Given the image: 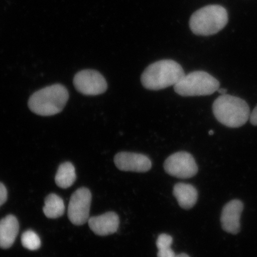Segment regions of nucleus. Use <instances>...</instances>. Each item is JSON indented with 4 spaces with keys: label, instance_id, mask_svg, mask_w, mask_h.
<instances>
[{
    "label": "nucleus",
    "instance_id": "nucleus-1",
    "mask_svg": "<svg viewBox=\"0 0 257 257\" xmlns=\"http://www.w3.org/2000/svg\"><path fill=\"white\" fill-rule=\"evenodd\" d=\"M181 64L173 60H162L145 69L141 82L145 88L153 91L175 86L185 76Z\"/></svg>",
    "mask_w": 257,
    "mask_h": 257
},
{
    "label": "nucleus",
    "instance_id": "nucleus-2",
    "mask_svg": "<svg viewBox=\"0 0 257 257\" xmlns=\"http://www.w3.org/2000/svg\"><path fill=\"white\" fill-rule=\"evenodd\" d=\"M214 117L221 124L230 128L243 126L249 120L250 108L244 99L231 95H221L213 104Z\"/></svg>",
    "mask_w": 257,
    "mask_h": 257
},
{
    "label": "nucleus",
    "instance_id": "nucleus-3",
    "mask_svg": "<svg viewBox=\"0 0 257 257\" xmlns=\"http://www.w3.org/2000/svg\"><path fill=\"white\" fill-rule=\"evenodd\" d=\"M69 99V92L62 85L54 84L35 92L29 99L30 110L42 116H51L63 110Z\"/></svg>",
    "mask_w": 257,
    "mask_h": 257
},
{
    "label": "nucleus",
    "instance_id": "nucleus-4",
    "mask_svg": "<svg viewBox=\"0 0 257 257\" xmlns=\"http://www.w3.org/2000/svg\"><path fill=\"white\" fill-rule=\"evenodd\" d=\"M227 22L226 9L219 5H208L193 14L189 21V27L195 35L207 37L222 30Z\"/></svg>",
    "mask_w": 257,
    "mask_h": 257
},
{
    "label": "nucleus",
    "instance_id": "nucleus-5",
    "mask_svg": "<svg viewBox=\"0 0 257 257\" xmlns=\"http://www.w3.org/2000/svg\"><path fill=\"white\" fill-rule=\"evenodd\" d=\"M220 82L204 71H194L185 75L174 86L175 91L182 96H206L214 94Z\"/></svg>",
    "mask_w": 257,
    "mask_h": 257
},
{
    "label": "nucleus",
    "instance_id": "nucleus-6",
    "mask_svg": "<svg viewBox=\"0 0 257 257\" xmlns=\"http://www.w3.org/2000/svg\"><path fill=\"white\" fill-rule=\"evenodd\" d=\"M164 169L169 175L179 179L192 178L198 171L194 157L186 152H179L170 156L164 163Z\"/></svg>",
    "mask_w": 257,
    "mask_h": 257
},
{
    "label": "nucleus",
    "instance_id": "nucleus-7",
    "mask_svg": "<svg viewBox=\"0 0 257 257\" xmlns=\"http://www.w3.org/2000/svg\"><path fill=\"white\" fill-rule=\"evenodd\" d=\"M92 200L91 192L86 188H80L70 198L67 214L71 222L76 226L88 222Z\"/></svg>",
    "mask_w": 257,
    "mask_h": 257
},
{
    "label": "nucleus",
    "instance_id": "nucleus-8",
    "mask_svg": "<svg viewBox=\"0 0 257 257\" xmlns=\"http://www.w3.org/2000/svg\"><path fill=\"white\" fill-rule=\"evenodd\" d=\"M73 85L77 91L85 95L103 94L107 89V83L101 74L92 69L83 70L74 77Z\"/></svg>",
    "mask_w": 257,
    "mask_h": 257
},
{
    "label": "nucleus",
    "instance_id": "nucleus-9",
    "mask_svg": "<svg viewBox=\"0 0 257 257\" xmlns=\"http://www.w3.org/2000/svg\"><path fill=\"white\" fill-rule=\"evenodd\" d=\"M114 164L121 171L145 173L152 169V161L144 154L120 152L115 156Z\"/></svg>",
    "mask_w": 257,
    "mask_h": 257
},
{
    "label": "nucleus",
    "instance_id": "nucleus-10",
    "mask_svg": "<svg viewBox=\"0 0 257 257\" xmlns=\"http://www.w3.org/2000/svg\"><path fill=\"white\" fill-rule=\"evenodd\" d=\"M243 210V202L238 200L230 201L224 205L220 220L221 226L225 232L231 234L239 232L240 217Z\"/></svg>",
    "mask_w": 257,
    "mask_h": 257
},
{
    "label": "nucleus",
    "instance_id": "nucleus-11",
    "mask_svg": "<svg viewBox=\"0 0 257 257\" xmlns=\"http://www.w3.org/2000/svg\"><path fill=\"white\" fill-rule=\"evenodd\" d=\"M90 229L98 236L110 235L117 232L119 217L114 212H107L99 216L92 217L88 221Z\"/></svg>",
    "mask_w": 257,
    "mask_h": 257
},
{
    "label": "nucleus",
    "instance_id": "nucleus-12",
    "mask_svg": "<svg viewBox=\"0 0 257 257\" xmlns=\"http://www.w3.org/2000/svg\"><path fill=\"white\" fill-rule=\"evenodd\" d=\"M19 230L18 220L13 215H8L0 220V248H11L14 245Z\"/></svg>",
    "mask_w": 257,
    "mask_h": 257
},
{
    "label": "nucleus",
    "instance_id": "nucleus-13",
    "mask_svg": "<svg viewBox=\"0 0 257 257\" xmlns=\"http://www.w3.org/2000/svg\"><path fill=\"white\" fill-rule=\"evenodd\" d=\"M173 194L179 206L185 210L192 208L197 203L198 194L197 189L190 184L178 183L173 188Z\"/></svg>",
    "mask_w": 257,
    "mask_h": 257
},
{
    "label": "nucleus",
    "instance_id": "nucleus-14",
    "mask_svg": "<svg viewBox=\"0 0 257 257\" xmlns=\"http://www.w3.org/2000/svg\"><path fill=\"white\" fill-rule=\"evenodd\" d=\"M76 179L75 167L71 163H62L58 169L55 177L56 185L59 187L67 189L72 186Z\"/></svg>",
    "mask_w": 257,
    "mask_h": 257
},
{
    "label": "nucleus",
    "instance_id": "nucleus-15",
    "mask_svg": "<svg viewBox=\"0 0 257 257\" xmlns=\"http://www.w3.org/2000/svg\"><path fill=\"white\" fill-rule=\"evenodd\" d=\"M44 203V214L51 219L62 217L65 211V206L62 198L55 194L48 195L45 199Z\"/></svg>",
    "mask_w": 257,
    "mask_h": 257
},
{
    "label": "nucleus",
    "instance_id": "nucleus-16",
    "mask_svg": "<svg viewBox=\"0 0 257 257\" xmlns=\"http://www.w3.org/2000/svg\"><path fill=\"white\" fill-rule=\"evenodd\" d=\"M22 245L31 250L39 249L41 245L39 236L33 230H29L22 234L21 237Z\"/></svg>",
    "mask_w": 257,
    "mask_h": 257
},
{
    "label": "nucleus",
    "instance_id": "nucleus-17",
    "mask_svg": "<svg viewBox=\"0 0 257 257\" xmlns=\"http://www.w3.org/2000/svg\"><path fill=\"white\" fill-rule=\"evenodd\" d=\"M173 237L169 234L163 233L160 234L157 238L156 245L159 250L171 248Z\"/></svg>",
    "mask_w": 257,
    "mask_h": 257
},
{
    "label": "nucleus",
    "instance_id": "nucleus-18",
    "mask_svg": "<svg viewBox=\"0 0 257 257\" xmlns=\"http://www.w3.org/2000/svg\"><path fill=\"white\" fill-rule=\"evenodd\" d=\"M8 200V190L6 186L0 182V207Z\"/></svg>",
    "mask_w": 257,
    "mask_h": 257
},
{
    "label": "nucleus",
    "instance_id": "nucleus-19",
    "mask_svg": "<svg viewBox=\"0 0 257 257\" xmlns=\"http://www.w3.org/2000/svg\"><path fill=\"white\" fill-rule=\"evenodd\" d=\"M175 253L171 248L159 250L157 257H175Z\"/></svg>",
    "mask_w": 257,
    "mask_h": 257
},
{
    "label": "nucleus",
    "instance_id": "nucleus-20",
    "mask_svg": "<svg viewBox=\"0 0 257 257\" xmlns=\"http://www.w3.org/2000/svg\"><path fill=\"white\" fill-rule=\"evenodd\" d=\"M249 120L253 126H257V105L250 114Z\"/></svg>",
    "mask_w": 257,
    "mask_h": 257
},
{
    "label": "nucleus",
    "instance_id": "nucleus-21",
    "mask_svg": "<svg viewBox=\"0 0 257 257\" xmlns=\"http://www.w3.org/2000/svg\"><path fill=\"white\" fill-rule=\"evenodd\" d=\"M217 92L221 95H225L226 94L227 90L225 88H219L218 89Z\"/></svg>",
    "mask_w": 257,
    "mask_h": 257
},
{
    "label": "nucleus",
    "instance_id": "nucleus-22",
    "mask_svg": "<svg viewBox=\"0 0 257 257\" xmlns=\"http://www.w3.org/2000/svg\"><path fill=\"white\" fill-rule=\"evenodd\" d=\"M175 257H190L188 254H186V253H180V254L176 255Z\"/></svg>",
    "mask_w": 257,
    "mask_h": 257
},
{
    "label": "nucleus",
    "instance_id": "nucleus-23",
    "mask_svg": "<svg viewBox=\"0 0 257 257\" xmlns=\"http://www.w3.org/2000/svg\"><path fill=\"white\" fill-rule=\"evenodd\" d=\"M214 133L213 130H211L210 131H209V135H210V136H213V135H214Z\"/></svg>",
    "mask_w": 257,
    "mask_h": 257
}]
</instances>
